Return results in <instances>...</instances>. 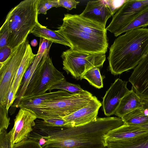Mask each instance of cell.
<instances>
[{
	"mask_svg": "<svg viewBox=\"0 0 148 148\" xmlns=\"http://www.w3.org/2000/svg\"><path fill=\"white\" fill-rule=\"evenodd\" d=\"M54 89H59L69 92L72 94L79 93L83 92V90L79 84H72L67 82L65 78L59 83L55 85L49 90V92Z\"/></svg>",
	"mask_w": 148,
	"mask_h": 148,
	"instance_id": "obj_27",
	"label": "cell"
},
{
	"mask_svg": "<svg viewBox=\"0 0 148 148\" xmlns=\"http://www.w3.org/2000/svg\"><path fill=\"white\" fill-rule=\"evenodd\" d=\"M141 127L148 130V123L138 125Z\"/></svg>",
	"mask_w": 148,
	"mask_h": 148,
	"instance_id": "obj_39",
	"label": "cell"
},
{
	"mask_svg": "<svg viewBox=\"0 0 148 148\" xmlns=\"http://www.w3.org/2000/svg\"><path fill=\"white\" fill-rule=\"evenodd\" d=\"M63 20L83 32L93 35L107 37L106 28L79 14H65Z\"/></svg>",
	"mask_w": 148,
	"mask_h": 148,
	"instance_id": "obj_15",
	"label": "cell"
},
{
	"mask_svg": "<svg viewBox=\"0 0 148 148\" xmlns=\"http://www.w3.org/2000/svg\"><path fill=\"white\" fill-rule=\"evenodd\" d=\"M47 124L55 127H69L67 122L62 118H49L43 120Z\"/></svg>",
	"mask_w": 148,
	"mask_h": 148,
	"instance_id": "obj_32",
	"label": "cell"
},
{
	"mask_svg": "<svg viewBox=\"0 0 148 148\" xmlns=\"http://www.w3.org/2000/svg\"><path fill=\"white\" fill-rule=\"evenodd\" d=\"M12 49L8 46L0 48V62L5 61L10 56Z\"/></svg>",
	"mask_w": 148,
	"mask_h": 148,
	"instance_id": "obj_36",
	"label": "cell"
},
{
	"mask_svg": "<svg viewBox=\"0 0 148 148\" xmlns=\"http://www.w3.org/2000/svg\"><path fill=\"white\" fill-rule=\"evenodd\" d=\"M38 41L36 39H34L31 42V45L33 47L36 46L38 44Z\"/></svg>",
	"mask_w": 148,
	"mask_h": 148,
	"instance_id": "obj_38",
	"label": "cell"
},
{
	"mask_svg": "<svg viewBox=\"0 0 148 148\" xmlns=\"http://www.w3.org/2000/svg\"><path fill=\"white\" fill-rule=\"evenodd\" d=\"M49 51L45 52L43 55L44 66L40 84L37 91L33 95L45 93L51 87L65 79L63 73L53 65L49 56Z\"/></svg>",
	"mask_w": 148,
	"mask_h": 148,
	"instance_id": "obj_12",
	"label": "cell"
},
{
	"mask_svg": "<svg viewBox=\"0 0 148 148\" xmlns=\"http://www.w3.org/2000/svg\"><path fill=\"white\" fill-rule=\"evenodd\" d=\"M44 63V58L43 55L33 75L22 99L33 95L39 88L43 71Z\"/></svg>",
	"mask_w": 148,
	"mask_h": 148,
	"instance_id": "obj_24",
	"label": "cell"
},
{
	"mask_svg": "<svg viewBox=\"0 0 148 148\" xmlns=\"http://www.w3.org/2000/svg\"><path fill=\"white\" fill-rule=\"evenodd\" d=\"M80 15L106 28L108 19L112 16L105 0L90 1Z\"/></svg>",
	"mask_w": 148,
	"mask_h": 148,
	"instance_id": "obj_14",
	"label": "cell"
},
{
	"mask_svg": "<svg viewBox=\"0 0 148 148\" xmlns=\"http://www.w3.org/2000/svg\"><path fill=\"white\" fill-rule=\"evenodd\" d=\"M93 96L85 90L77 94H72L65 91L59 97L27 108L33 110L38 119L43 120L49 118H62L86 106Z\"/></svg>",
	"mask_w": 148,
	"mask_h": 148,
	"instance_id": "obj_4",
	"label": "cell"
},
{
	"mask_svg": "<svg viewBox=\"0 0 148 148\" xmlns=\"http://www.w3.org/2000/svg\"><path fill=\"white\" fill-rule=\"evenodd\" d=\"M124 124L121 118L107 117L71 127L50 126L41 120L36 128L46 140L43 148H106L105 135Z\"/></svg>",
	"mask_w": 148,
	"mask_h": 148,
	"instance_id": "obj_1",
	"label": "cell"
},
{
	"mask_svg": "<svg viewBox=\"0 0 148 148\" xmlns=\"http://www.w3.org/2000/svg\"><path fill=\"white\" fill-rule=\"evenodd\" d=\"M126 0H105V1L113 16Z\"/></svg>",
	"mask_w": 148,
	"mask_h": 148,
	"instance_id": "obj_34",
	"label": "cell"
},
{
	"mask_svg": "<svg viewBox=\"0 0 148 148\" xmlns=\"http://www.w3.org/2000/svg\"><path fill=\"white\" fill-rule=\"evenodd\" d=\"M12 148H43L39 143L32 140H26L14 144Z\"/></svg>",
	"mask_w": 148,
	"mask_h": 148,
	"instance_id": "obj_31",
	"label": "cell"
},
{
	"mask_svg": "<svg viewBox=\"0 0 148 148\" xmlns=\"http://www.w3.org/2000/svg\"><path fill=\"white\" fill-rule=\"evenodd\" d=\"M59 7H62L69 10L75 8L79 1L75 0H58Z\"/></svg>",
	"mask_w": 148,
	"mask_h": 148,
	"instance_id": "obj_35",
	"label": "cell"
},
{
	"mask_svg": "<svg viewBox=\"0 0 148 148\" xmlns=\"http://www.w3.org/2000/svg\"><path fill=\"white\" fill-rule=\"evenodd\" d=\"M65 91V90H60L23 98L20 101L17 108H28L39 105L48 100L55 99L61 96Z\"/></svg>",
	"mask_w": 148,
	"mask_h": 148,
	"instance_id": "obj_22",
	"label": "cell"
},
{
	"mask_svg": "<svg viewBox=\"0 0 148 148\" xmlns=\"http://www.w3.org/2000/svg\"><path fill=\"white\" fill-rule=\"evenodd\" d=\"M148 53V28L128 31L111 45L108 59L109 69L114 75L134 69Z\"/></svg>",
	"mask_w": 148,
	"mask_h": 148,
	"instance_id": "obj_2",
	"label": "cell"
},
{
	"mask_svg": "<svg viewBox=\"0 0 148 148\" xmlns=\"http://www.w3.org/2000/svg\"><path fill=\"white\" fill-rule=\"evenodd\" d=\"M148 26V8L136 16L133 20L123 28L119 35L124 32L134 29L144 28Z\"/></svg>",
	"mask_w": 148,
	"mask_h": 148,
	"instance_id": "obj_26",
	"label": "cell"
},
{
	"mask_svg": "<svg viewBox=\"0 0 148 148\" xmlns=\"http://www.w3.org/2000/svg\"><path fill=\"white\" fill-rule=\"evenodd\" d=\"M45 53L38 51L35 60L24 74L19 88L16 96V99L11 106L14 110L17 108L21 99L23 97L29 82L33 75Z\"/></svg>",
	"mask_w": 148,
	"mask_h": 148,
	"instance_id": "obj_20",
	"label": "cell"
},
{
	"mask_svg": "<svg viewBox=\"0 0 148 148\" xmlns=\"http://www.w3.org/2000/svg\"><path fill=\"white\" fill-rule=\"evenodd\" d=\"M37 119L35 112L30 109L20 108L14 119L12 132L13 145L27 140L35 125Z\"/></svg>",
	"mask_w": 148,
	"mask_h": 148,
	"instance_id": "obj_9",
	"label": "cell"
},
{
	"mask_svg": "<svg viewBox=\"0 0 148 148\" xmlns=\"http://www.w3.org/2000/svg\"><path fill=\"white\" fill-rule=\"evenodd\" d=\"M28 40L25 39L12 51L9 57L0 62V104L6 107L12 81L21 62Z\"/></svg>",
	"mask_w": 148,
	"mask_h": 148,
	"instance_id": "obj_7",
	"label": "cell"
},
{
	"mask_svg": "<svg viewBox=\"0 0 148 148\" xmlns=\"http://www.w3.org/2000/svg\"><path fill=\"white\" fill-rule=\"evenodd\" d=\"M143 107L142 98L136 92L132 87L130 92L121 99L114 115L122 118L127 114Z\"/></svg>",
	"mask_w": 148,
	"mask_h": 148,
	"instance_id": "obj_18",
	"label": "cell"
},
{
	"mask_svg": "<svg viewBox=\"0 0 148 148\" xmlns=\"http://www.w3.org/2000/svg\"><path fill=\"white\" fill-rule=\"evenodd\" d=\"M148 132L138 125L124 124L109 131L105 136V140L112 141L131 138Z\"/></svg>",
	"mask_w": 148,
	"mask_h": 148,
	"instance_id": "obj_17",
	"label": "cell"
},
{
	"mask_svg": "<svg viewBox=\"0 0 148 148\" xmlns=\"http://www.w3.org/2000/svg\"><path fill=\"white\" fill-rule=\"evenodd\" d=\"M106 148H148V132L127 139L105 141Z\"/></svg>",
	"mask_w": 148,
	"mask_h": 148,
	"instance_id": "obj_19",
	"label": "cell"
},
{
	"mask_svg": "<svg viewBox=\"0 0 148 148\" xmlns=\"http://www.w3.org/2000/svg\"><path fill=\"white\" fill-rule=\"evenodd\" d=\"M54 7H59L58 0H39L37 7L38 13L46 14L48 10Z\"/></svg>",
	"mask_w": 148,
	"mask_h": 148,
	"instance_id": "obj_28",
	"label": "cell"
},
{
	"mask_svg": "<svg viewBox=\"0 0 148 148\" xmlns=\"http://www.w3.org/2000/svg\"><path fill=\"white\" fill-rule=\"evenodd\" d=\"M30 33L35 36L45 38L53 43H59L68 46L70 48H71L70 44L63 36L55 31L48 29L40 24L36 25Z\"/></svg>",
	"mask_w": 148,
	"mask_h": 148,
	"instance_id": "obj_21",
	"label": "cell"
},
{
	"mask_svg": "<svg viewBox=\"0 0 148 148\" xmlns=\"http://www.w3.org/2000/svg\"><path fill=\"white\" fill-rule=\"evenodd\" d=\"M13 145L11 130L8 132L5 130H0V148H12Z\"/></svg>",
	"mask_w": 148,
	"mask_h": 148,
	"instance_id": "obj_29",
	"label": "cell"
},
{
	"mask_svg": "<svg viewBox=\"0 0 148 148\" xmlns=\"http://www.w3.org/2000/svg\"><path fill=\"white\" fill-rule=\"evenodd\" d=\"M8 27L4 22L0 29V48L8 46Z\"/></svg>",
	"mask_w": 148,
	"mask_h": 148,
	"instance_id": "obj_33",
	"label": "cell"
},
{
	"mask_svg": "<svg viewBox=\"0 0 148 148\" xmlns=\"http://www.w3.org/2000/svg\"><path fill=\"white\" fill-rule=\"evenodd\" d=\"M55 30L63 36L73 50L106 54L108 43L107 37L90 34L81 31L63 20L62 24Z\"/></svg>",
	"mask_w": 148,
	"mask_h": 148,
	"instance_id": "obj_5",
	"label": "cell"
},
{
	"mask_svg": "<svg viewBox=\"0 0 148 148\" xmlns=\"http://www.w3.org/2000/svg\"><path fill=\"white\" fill-rule=\"evenodd\" d=\"M143 103V108L148 110V99L142 98Z\"/></svg>",
	"mask_w": 148,
	"mask_h": 148,
	"instance_id": "obj_37",
	"label": "cell"
},
{
	"mask_svg": "<svg viewBox=\"0 0 148 148\" xmlns=\"http://www.w3.org/2000/svg\"><path fill=\"white\" fill-rule=\"evenodd\" d=\"M36 56L34 54L29 42L16 74L12 81L9 93L13 95L14 101L26 72L34 62Z\"/></svg>",
	"mask_w": 148,
	"mask_h": 148,
	"instance_id": "obj_16",
	"label": "cell"
},
{
	"mask_svg": "<svg viewBox=\"0 0 148 148\" xmlns=\"http://www.w3.org/2000/svg\"><path fill=\"white\" fill-rule=\"evenodd\" d=\"M61 57L63 69L77 80H81L83 75L91 69L102 68L106 60L104 53L86 52L71 49L63 51Z\"/></svg>",
	"mask_w": 148,
	"mask_h": 148,
	"instance_id": "obj_6",
	"label": "cell"
},
{
	"mask_svg": "<svg viewBox=\"0 0 148 148\" xmlns=\"http://www.w3.org/2000/svg\"><path fill=\"white\" fill-rule=\"evenodd\" d=\"M102 103L95 96L85 106L71 114L62 118L68 123L69 127L83 125L97 118Z\"/></svg>",
	"mask_w": 148,
	"mask_h": 148,
	"instance_id": "obj_11",
	"label": "cell"
},
{
	"mask_svg": "<svg viewBox=\"0 0 148 148\" xmlns=\"http://www.w3.org/2000/svg\"><path fill=\"white\" fill-rule=\"evenodd\" d=\"M10 120L8 110L6 107L0 104V130H7L10 124Z\"/></svg>",
	"mask_w": 148,
	"mask_h": 148,
	"instance_id": "obj_30",
	"label": "cell"
},
{
	"mask_svg": "<svg viewBox=\"0 0 148 148\" xmlns=\"http://www.w3.org/2000/svg\"><path fill=\"white\" fill-rule=\"evenodd\" d=\"M39 1H22L8 14L4 22L9 32L8 46L12 51L27 38L36 25L40 24L37 10Z\"/></svg>",
	"mask_w": 148,
	"mask_h": 148,
	"instance_id": "obj_3",
	"label": "cell"
},
{
	"mask_svg": "<svg viewBox=\"0 0 148 148\" xmlns=\"http://www.w3.org/2000/svg\"><path fill=\"white\" fill-rule=\"evenodd\" d=\"M86 80L95 87L100 89L103 87V77L101 74L99 68L94 67L86 72L81 79Z\"/></svg>",
	"mask_w": 148,
	"mask_h": 148,
	"instance_id": "obj_25",
	"label": "cell"
},
{
	"mask_svg": "<svg viewBox=\"0 0 148 148\" xmlns=\"http://www.w3.org/2000/svg\"><path fill=\"white\" fill-rule=\"evenodd\" d=\"M129 82L140 97L148 99V53L134 69Z\"/></svg>",
	"mask_w": 148,
	"mask_h": 148,
	"instance_id": "obj_13",
	"label": "cell"
},
{
	"mask_svg": "<svg viewBox=\"0 0 148 148\" xmlns=\"http://www.w3.org/2000/svg\"><path fill=\"white\" fill-rule=\"evenodd\" d=\"M127 82L118 78L106 91L102 103L105 115L114 114L122 98L130 90L127 88Z\"/></svg>",
	"mask_w": 148,
	"mask_h": 148,
	"instance_id": "obj_10",
	"label": "cell"
},
{
	"mask_svg": "<svg viewBox=\"0 0 148 148\" xmlns=\"http://www.w3.org/2000/svg\"><path fill=\"white\" fill-rule=\"evenodd\" d=\"M124 124L139 125L148 123V110L143 107L137 108L123 116Z\"/></svg>",
	"mask_w": 148,
	"mask_h": 148,
	"instance_id": "obj_23",
	"label": "cell"
},
{
	"mask_svg": "<svg viewBox=\"0 0 148 148\" xmlns=\"http://www.w3.org/2000/svg\"><path fill=\"white\" fill-rule=\"evenodd\" d=\"M148 8V0H127L113 16L106 30L117 37L136 16Z\"/></svg>",
	"mask_w": 148,
	"mask_h": 148,
	"instance_id": "obj_8",
	"label": "cell"
}]
</instances>
